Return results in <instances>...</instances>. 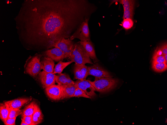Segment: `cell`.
I'll use <instances>...</instances> for the list:
<instances>
[{
    "instance_id": "cell-1",
    "label": "cell",
    "mask_w": 167,
    "mask_h": 125,
    "mask_svg": "<svg viewBox=\"0 0 167 125\" xmlns=\"http://www.w3.org/2000/svg\"><path fill=\"white\" fill-rule=\"evenodd\" d=\"M87 0H37L30 14L31 31L45 42L48 48L70 37L82 23L95 13Z\"/></svg>"
},
{
    "instance_id": "cell-2",
    "label": "cell",
    "mask_w": 167,
    "mask_h": 125,
    "mask_svg": "<svg viewBox=\"0 0 167 125\" xmlns=\"http://www.w3.org/2000/svg\"><path fill=\"white\" fill-rule=\"evenodd\" d=\"M95 88L96 91L101 93L108 92L116 87L118 82V79L111 77L102 78L94 81L87 80Z\"/></svg>"
},
{
    "instance_id": "cell-3",
    "label": "cell",
    "mask_w": 167,
    "mask_h": 125,
    "mask_svg": "<svg viewBox=\"0 0 167 125\" xmlns=\"http://www.w3.org/2000/svg\"><path fill=\"white\" fill-rule=\"evenodd\" d=\"M68 59L76 64H93L85 49L79 41L75 44L74 49Z\"/></svg>"
},
{
    "instance_id": "cell-4",
    "label": "cell",
    "mask_w": 167,
    "mask_h": 125,
    "mask_svg": "<svg viewBox=\"0 0 167 125\" xmlns=\"http://www.w3.org/2000/svg\"><path fill=\"white\" fill-rule=\"evenodd\" d=\"M90 19H86L83 21L71 35L70 39H79L81 41H90V32L88 26Z\"/></svg>"
},
{
    "instance_id": "cell-5",
    "label": "cell",
    "mask_w": 167,
    "mask_h": 125,
    "mask_svg": "<svg viewBox=\"0 0 167 125\" xmlns=\"http://www.w3.org/2000/svg\"><path fill=\"white\" fill-rule=\"evenodd\" d=\"M40 57V55H36L30 59L26 64V72L34 77L38 75L42 69Z\"/></svg>"
},
{
    "instance_id": "cell-6",
    "label": "cell",
    "mask_w": 167,
    "mask_h": 125,
    "mask_svg": "<svg viewBox=\"0 0 167 125\" xmlns=\"http://www.w3.org/2000/svg\"><path fill=\"white\" fill-rule=\"evenodd\" d=\"M75 44L70 38H63L60 41L56 43L55 47L59 48L64 54V58H69L74 49Z\"/></svg>"
},
{
    "instance_id": "cell-7",
    "label": "cell",
    "mask_w": 167,
    "mask_h": 125,
    "mask_svg": "<svg viewBox=\"0 0 167 125\" xmlns=\"http://www.w3.org/2000/svg\"><path fill=\"white\" fill-rule=\"evenodd\" d=\"M89 75L94 77L95 80L104 78L111 77L110 73L100 66L97 63L88 67Z\"/></svg>"
},
{
    "instance_id": "cell-8",
    "label": "cell",
    "mask_w": 167,
    "mask_h": 125,
    "mask_svg": "<svg viewBox=\"0 0 167 125\" xmlns=\"http://www.w3.org/2000/svg\"><path fill=\"white\" fill-rule=\"evenodd\" d=\"M74 85L76 88H79L83 90L92 98L95 97L96 91L95 88L86 79L82 80H78L75 82Z\"/></svg>"
},
{
    "instance_id": "cell-9",
    "label": "cell",
    "mask_w": 167,
    "mask_h": 125,
    "mask_svg": "<svg viewBox=\"0 0 167 125\" xmlns=\"http://www.w3.org/2000/svg\"><path fill=\"white\" fill-rule=\"evenodd\" d=\"M56 75L53 73H48L44 70L38 74V78L44 88L55 84Z\"/></svg>"
},
{
    "instance_id": "cell-10",
    "label": "cell",
    "mask_w": 167,
    "mask_h": 125,
    "mask_svg": "<svg viewBox=\"0 0 167 125\" xmlns=\"http://www.w3.org/2000/svg\"><path fill=\"white\" fill-rule=\"evenodd\" d=\"M74 79L82 80L89 75L88 67L84 64L75 63L74 68Z\"/></svg>"
},
{
    "instance_id": "cell-11",
    "label": "cell",
    "mask_w": 167,
    "mask_h": 125,
    "mask_svg": "<svg viewBox=\"0 0 167 125\" xmlns=\"http://www.w3.org/2000/svg\"><path fill=\"white\" fill-rule=\"evenodd\" d=\"M45 88L46 93L50 99L54 101L60 100L61 91L59 85L54 84Z\"/></svg>"
},
{
    "instance_id": "cell-12",
    "label": "cell",
    "mask_w": 167,
    "mask_h": 125,
    "mask_svg": "<svg viewBox=\"0 0 167 125\" xmlns=\"http://www.w3.org/2000/svg\"><path fill=\"white\" fill-rule=\"evenodd\" d=\"M32 98H20L5 102L10 109H20L22 107L29 103L32 100Z\"/></svg>"
},
{
    "instance_id": "cell-13",
    "label": "cell",
    "mask_w": 167,
    "mask_h": 125,
    "mask_svg": "<svg viewBox=\"0 0 167 125\" xmlns=\"http://www.w3.org/2000/svg\"><path fill=\"white\" fill-rule=\"evenodd\" d=\"M44 53L47 57L56 61H62L64 58L63 53L57 48L48 50L45 51Z\"/></svg>"
},
{
    "instance_id": "cell-14",
    "label": "cell",
    "mask_w": 167,
    "mask_h": 125,
    "mask_svg": "<svg viewBox=\"0 0 167 125\" xmlns=\"http://www.w3.org/2000/svg\"><path fill=\"white\" fill-rule=\"evenodd\" d=\"M59 85L61 91L60 100L73 97L76 89L74 85Z\"/></svg>"
},
{
    "instance_id": "cell-15",
    "label": "cell",
    "mask_w": 167,
    "mask_h": 125,
    "mask_svg": "<svg viewBox=\"0 0 167 125\" xmlns=\"http://www.w3.org/2000/svg\"><path fill=\"white\" fill-rule=\"evenodd\" d=\"M84 47L90 57L92 59L94 63H95L99 61L96 57L94 46L90 41H79Z\"/></svg>"
},
{
    "instance_id": "cell-16",
    "label": "cell",
    "mask_w": 167,
    "mask_h": 125,
    "mask_svg": "<svg viewBox=\"0 0 167 125\" xmlns=\"http://www.w3.org/2000/svg\"><path fill=\"white\" fill-rule=\"evenodd\" d=\"M56 81L60 85H74L75 83L71 79L69 75L65 73H61L58 75H56Z\"/></svg>"
},
{
    "instance_id": "cell-17",
    "label": "cell",
    "mask_w": 167,
    "mask_h": 125,
    "mask_svg": "<svg viewBox=\"0 0 167 125\" xmlns=\"http://www.w3.org/2000/svg\"><path fill=\"white\" fill-rule=\"evenodd\" d=\"M44 116L38 105L36 103L33 114V125H38L41 123L44 119Z\"/></svg>"
},
{
    "instance_id": "cell-18",
    "label": "cell",
    "mask_w": 167,
    "mask_h": 125,
    "mask_svg": "<svg viewBox=\"0 0 167 125\" xmlns=\"http://www.w3.org/2000/svg\"><path fill=\"white\" fill-rule=\"evenodd\" d=\"M40 62L43 70L48 73H53L54 63L52 59L48 57H45Z\"/></svg>"
},
{
    "instance_id": "cell-19",
    "label": "cell",
    "mask_w": 167,
    "mask_h": 125,
    "mask_svg": "<svg viewBox=\"0 0 167 125\" xmlns=\"http://www.w3.org/2000/svg\"><path fill=\"white\" fill-rule=\"evenodd\" d=\"M10 110L9 106L4 102L0 103V118L5 125Z\"/></svg>"
},
{
    "instance_id": "cell-20",
    "label": "cell",
    "mask_w": 167,
    "mask_h": 125,
    "mask_svg": "<svg viewBox=\"0 0 167 125\" xmlns=\"http://www.w3.org/2000/svg\"><path fill=\"white\" fill-rule=\"evenodd\" d=\"M152 62L166 63L164 58L159 47H157L154 50L152 58Z\"/></svg>"
},
{
    "instance_id": "cell-21",
    "label": "cell",
    "mask_w": 167,
    "mask_h": 125,
    "mask_svg": "<svg viewBox=\"0 0 167 125\" xmlns=\"http://www.w3.org/2000/svg\"><path fill=\"white\" fill-rule=\"evenodd\" d=\"M112 1L119 2L123 5L124 11L134 10V1L131 0H114Z\"/></svg>"
},
{
    "instance_id": "cell-22",
    "label": "cell",
    "mask_w": 167,
    "mask_h": 125,
    "mask_svg": "<svg viewBox=\"0 0 167 125\" xmlns=\"http://www.w3.org/2000/svg\"><path fill=\"white\" fill-rule=\"evenodd\" d=\"M73 62L70 61L68 62H63L62 61L59 62L56 65L54 69L53 73L54 74L61 73L63 70Z\"/></svg>"
},
{
    "instance_id": "cell-23",
    "label": "cell",
    "mask_w": 167,
    "mask_h": 125,
    "mask_svg": "<svg viewBox=\"0 0 167 125\" xmlns=\"http://www.w3.org/2000/svg\"><path fill=\"white\" fill-rule=\"evenodd\" d=\"M36 103L34 101H32L26 105L22 110V112L21 114V117L32 115Z\"/></svg>"
},
{
    "instance_id": "cell-24",
    "label": "cell",
    "mask_w": 167,
    "mask_h": 125,
    "mask_svg": "<svg viewBox=\"0 0 167 125\" xmlns=\"http://www.w3.org/2000/svg\"><path fill=\"white\" fill-rule=\"evenodd\" d=\"M152 68L155 72L160 73L166 71L167 69V64L166 63L152 62Z\"/></svg>"
},
{
    "instance_id": "cell-25",
    "label": "cell",
    "mask_w": 167,
    "mask_h": 125,
    "mask_svg": "<svg viewBox=\"0 0 167 125\" xmlns=\"http://www.w3.org/2000/svg\"><path fill=\"white\" fill-rule=\"evenodd\" d=\"M121 23L122 27L126 30H128L131 28L134 24V22L131 19H123V21Z\"/></svg>"
},
{
    "instance_id": "cell-26",
    "label": "cell",
    "mask_w": 167,
    "mask_h": 125,
    "mask_svg": "<svg viewBox=\"0 0 167 125\" xmlns=\"http://www.w3.org/2000/svg\"><path fill=\"white\" fill-rule=\"evenodd\" d=\"M83 97L85 98L91 99L92 98L87 95L86 93L82 89L76 88L73 97Z\"/></svg>"
},
{
    "instance_id": "cell-27",
    "label": "cell",
    "mask_w": 167,
    "mask_h": 125,
    "mask_svg": "<svg viewBox=\"0 0 167 125\" xmlns=\"http://www.w3.org/2000/svg\"><path fill=\"white\" fill-rule=\"evenodd\" d=\"M22 112V110L10 109L8 119L16 117L21 115Z\"/></svg>"
},
{
    "instance_id": "cell-28",
    "label": "cell",
    "mask_w": 167,
    "mask_h": 125,
    "mask_svg": "<svg viewBox=\"0 0 167 125\" xmlns=\"http://www.w3.org/2000/svg\"><path fill=\"white\" fill-rule=\"evenodd\" d=\"M33 115L22 117L24 121L28 125H33L32 124Z\"/></svg>"
},
{
    "instance_id": "cell-29",
    "label": "cell",
    "mask_w": 167,
    "mask_h": 125,
    "mask_svg": "<svg viewBox=\"0 0 167 125\" xmlns=\"http://www.w3.org/2000/svg\"><path fill=\"white\" fill-rule=\"evenodd\" d=\"M134 14V10L128 11H124L122 18L132 19Z\"/></svg>"
},
{
    "instance_id": "cell-30",
    "label": "cell",
    "mask_w": 167,
    "mask_h": 125,
    "mask_svg": "<svg viewBox=\"0 0 167 125\" xmlns=\"http://www.w3.org/2000/svg\"><path fill=\"white\" fill-rule=\"evenodd\" d=\"M159 48L163 54H167V44L166 42L164 43Z\"/></svg>"
},
{
    "instance_id": "cell-31",
    "label": "cell",
    "mask_w": 167,
    "mask_h": 125,
    "mask_svg": "<svg viewBox=\"0 0 167 125\" xmlns=\"http://www.w3.org/2000/svg\"><path fill=\"white\" fill-rule=\"evenodd\" d=\"M16 117L8 119L6 123V125H15V121Z\"/></svg>"
},
{
    "instance_id": "cell-32",
    "label": "cell",
    "mask_w": 167,
    "mask_h": 125,
    "mask_svg": "<svg viewBox=\"0 0 167 125\" xmlns=\"http://www.w3.org/2000/svg\"><path fill=\"white\" fill-rule=\"evenodd\" d=\"M21 122L20 124V125H28V124H27L24 121L22 118H21Z\"/></svg>"
},
{
    "instance_id": "cell-33",
    "label": "cell",
    "mask_w": 167,
    "mask_h": 125,
    "mask_svg": "<svg viewBox=\"0 0 167 125\" xmlns=\"http://www.w3.org/2000/svg\"><path fill=\"white\" fill-rule=\"evenodd\" d=\"M163 55L164 58L166 63L167 64V54Z\"/></svg>"
}]
</instances>
